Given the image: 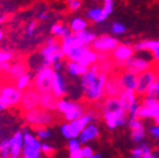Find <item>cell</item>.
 I'll return each mask as SVG.
<instances>
[{
    "instance_id": "obj_1",
    "label": "cell",
    "mask_w": 159,
    "mask_h": 158,
    "mask_svg": "<svg viewBox=\"0 0 159 158\" xmlns=\"http://www.w3.org/2000/svg\"><path fill=\"white\" fill-rule=\"evenodd\" d=\"M98 67L93 64L81 77V89L89 101H98L105 93L107 77L105 72H98Z\"/></svg>"
},
{
    "instance_id": "obj_2",
    "label": "cell",
    "mask_w": 159,
    "mask_h": 158,
    "mask_svg": "<svg viewBox=\"0 0 159 158\" xmlns=\"http://www.w3.org/2000/svg\"><path fill=\"white\" fill-rule=\"evenodd\" d=\"M103 115L109 129H115L128 123V114L118 96H108L103 105Z\"/></svg>"
},
{
    "instance_id": "obj_3",
    "label": "cell",
    "mask_w": 159,
    "mask_h": 158,
    "mask_svg": "<svg viewBox=\"0 0 159 158\" xmlns=\"http://www.w3.org/2000/svg\"><path fill=\"white\" fill-rule=\"evenodd\" d=\"M64 57L61 44L57 43L54 38H49L45 41V45L40 52V58L42 60L43 65L47 67H52L55 62L62 60Z\"/></svg>"
},
{
    "instance_id": "obj_4",
    "label": "cell",
    "mask_w": 159,
    "mask_h": 158,
    "mask_svg": "<svg viewBox=\"0 0 159 158\" xmlns=\"http://www.w3.org/2000/svg\"><path fill=\"white\" fill-rule=\"evenodd\" d=\"M22 95V91L16 85L0 86V112L20 104Z\"/></svg>"
},
{
    "instance_id": "obj_5",
    "label": "cell",
    "mask_w": 159,
    "mask_h": 158,
    "mask_svg": "<svg viewBox=\"0 0 159 158\" xmlns=\"http://www.w3.org/2000/svg\"><path fill=\"white\" fill-rule=\"evenodd\" d=\"M92 115L89 114H84L80 118H76L74 121L67 122V123L61 125L60 132L63 135V137L66 139L74 138V137H79L81 132L84 129V127L86 125H89V123H92Z\"/></svg>"
},
{
    "instance_id": "obj_6",
    "label": "cell",
    "mask_w": 159,
    "mask_h": 158,
    "mask_svg": "<svg viewBox=\"0 0 159 158\" xmlns=\"http://www.w3.org/2000/svg\"><path fill=\"white\" fill-rule=\"evenodd\" d=\"M57 109L59 113L63 114L65 121L71 122L84 115V109L81 104L75 103V102L67 101L64 99H60L57 101Z\"/></svg>"
},
{
    "instance_id": "obj_7",
    "label": "cell",
    "mask_w": 159,
    "mask_h": 158,
    "mask_svg": "<svg viewBox=\"0 0 159 158\" xmlns=\"http://www.w3.org/2000/svg\"><path fill=\"white\" fill-rule=\"evenodd\" d=\"M23 151L22 157L25 158H39L42 154L41 143L37 136L33 135L29 129H23Z\"/></svg>"
},
{
    "instance_id": "obj_8",
    "label": "cell",
    "mask_w": 159,
    "mask_h": 158,
    "mask_svg": "<svg viewBox=\"0 0 159 158\" xmlns=\"http://www.w3.org/2000/svg\"><path fill=\"white\" fill-rule=\"evenodd\" d=\"M54 72L55 71L52 67H47V65H44L37 71V74L33 80V85L40 93L51 92Z\"/></svg>"
},
{
    "instance_id": "obj_9",
    "label": "cell",
    "mask_w": 159,
    "mask_h": 158,
    "mask_svg": "<svg viewBox=\"0 0 159 158\" xmlns=\"http://www.w3.org/2000/svg\"><path fill=\"white\" fill-rule=\"evenodd\" d=\"M25 122L31 126H48L53 122L52 114L50 111L43 109L42 107L40 109H33L31 111H28L25 115Z\"/></svg>"
},
{
    "instance_id": "obj_10",
    "label": "cell",
    "mask_w": 159,
    "mask_h": 158,
    "mask_svg": "<svg viewBox=\"0 0 159 158\" xmlns=\"http://www.w3.org/2000/svg\"><path fill=\"white\" fill-rule=\"evenodd\" d=\"M138 117L139 118H152L156 125H159V100L146 95L139 109Z\"/></svg>"
},
{
    "instance_id": "obj_11",
    "label": "cell",
    "mask_w": 159,
    "mask_h": 158,
    "mask_svg": "<svg viewBox=\"0 0 159 158\" xmlns=\"http://www.w3.org/2000/svg\"><path fill=\"white\" fill-rule=\"evenodd\" d=\"M157 79H158V74H157V71H155V70L149 69V70H147V71L143 72V73H139L138 80H137L136 93L139 94V95L146 94L148 87L150 86Z\"/></svg>"
},
{
    "instance_id": "obj_12",
    "label": "cell",
    "mask_w": 159,
    "mask_h": 158,
    "mask_svg": "<svg viewBox=\"0 0 159 158\" xmlns=\"http://www.w3.org/2000/svg\"><path fill=\"white\" fill-rule=\"evenodd\" d=\"M40 93L37 89H27L23 93L22 99L20 102L21 109H23L25 112L31 111L33 109H37L40 106Z\"/></svg>"
},
{
    "instance_id": "obj_13",
    "label": "cell",
    "mask_w": 159,
    "mask_h": 158,
    "mask_svg": "<svg viewBox=\"0 0 159 158\" xmlns=\"http://www.w3.org/2000/svg\"><path fill=\"white\" fill-rule=\"evenodd\" d=\"M92 45L95 51L104 53V52L114 51L115 48L118 45V41L111 35H103V37L96 38L92 43Z\"/></svg>"
},
{
    "instance_id": "obj_14",
    "label": "cell",
    "mask_w": 159,
    "mask_h": 158,
    "mask_svg": "<svg viewBox=\"0 0 159 158\" xmlns=\"http://www.w3.org/2000/svg\"><path fill=\"white\" fill-rule=\"evenodd\" d=\"M126 65V69L128 71H132L136 74H139V73H143V72L147 71V70L150 69L152 67V63L150 61L145 58H140V57H134L133 55L128 61L125 63Z\"/></svg>"
},
{
    "instance_id": "obj_15",
    "label": "cell",
    "mask_w": 159,
    "mask_h": 158,
    "mask_svg": "<svg viewBox=\"0 0 159 158\" xmlns=\"http://www.w3.org/2000/svg\"><path fill=\"white\" fill-rule=\"evenodd\" d=\"M23 151V133L17 132L10 138V157L18 158L22 156Z\"/></svg>"
},
{
    "instance_id": "obj_16",
    "label": "cell",
    "mask_w": 159,
    "mask_h": 158,
    "mask_svg": "<svg viewBox=\"0 0 159 158\" xmlns=\"http://www.w3.org/2000/svg\"><path fill=\"white\" fill-rule=\"evenodd\" d=\"M128 126L132 131V139L135 143H142L145 138V128L139 117L136 118H129Z\"/></svg>"
},
{
    "instance_id": "obj_17",
    "label": "cell",
    "mask_w": 159,
    "mask_h": 158,
    "mask_svg": "<svg viewBox=\"0 0 159 158\" xmlns=\"http://www.w3.org/2000/svg\"><path fill=\"white\" fill-rule=\"evenodd\" d=\"M134 50L128 44H118L113 51V58L119 63H126L134 55Z\"/></svg>"
},
{
    "instance_id": "obj_18",
    "label": "cell",
    "mask_w": 159,
    "mask_h": 158,
    "mask_svg": "<svg viewBox=\"0 0 159 158\" xmlns=\"http://www.w3.org/2000/svg\"><path fill=\"white\" fill-rule=\"evenodd\" d=\"M119 84L123 90H128V91L136 92L137 89V80H138V74L134 73L132 71L124 72L120 77H119Z\"/></svg>"
},
{
    "instance_id": "obj_19",
    "label": "cell",
    "mask_w": 159,
    "mask_h": 158,
    "mask_svg": "<svg viewBox=\"0 0 159 158\" xmlns=\"http://www.w3.org/2000/svg\"><path fill=\"white\" fill-rule=\"evenodd\" d=\"M51 92L54 94L57 99H61L65 95L66 93V84H65V80L63 75L60 72H54L52 80V87H51Z\"/></svg>"
},
{
    "instance_id": "obj_20",
    "label": "cell",
    "mask_w": 159,
    "mask_h": 158,
    "mask_svg": "<svg viewBox=\"0 0 159 158\" xmlns=\"http://www.w3.org/2000/svg\"><path fill=\"white\" fill-rule=\"evenodd\" d=\"M81 47H84V45L80 42V40L77 39L76 35H75L74 32L62 39L61 48H62V51H63V53H64L65 57H67L73 50L79 49V48H81Z\"/></svg>"
},
{
    "instance_id": "obj_21",
    "label": "cell",
    "mask_w": 159,
    "mask_h": 158,
    "mask_svg": "<svg viewBox=\"0 0 159 158\" xmlns=\"http://www.w3.org/2000/svg\"><path fill=\"white\" fill-rule=\"evenodd\" d=\"M98 134H99L98 127H97L95 124L89 123V125L85 126L84 129L81 132V134H80V136H79V139L82 144H89V142L96 139L97 137H98Z\"/></svg>"
},
{
    "instance_id": "obj_22",
    "label": "cell",
    "mask_w": 159,
    "mask_h": 158,
    "mask_svg": "<svg viewBox=\"0 0 159 158\" xmlns=\"http://www.w3.org/2000/svg\"><path fill=\"white\" fill-rule=\"evenodd\" d=\"M57 97L55 96L52 92H44L40 95V107L47 111H54L57 109Z\"/></svg>"
},
{
    "instance_id": "obj_23",
    "label": "cell",
    "mask_w": 159,
    "mask_h": 158,
    "mask_svg": "<svg viewBox=\"0 0 159 158\" xmlns=\"http://www.w3.org/2000/svg\"><path fill=\"white\" fill-rule=\"evenodd\" d=\"M87 70H89V67L81 64L80 62L70 61L69 60V62L66 63V72L67 74L71 75V77H82Z\"/></svg>"
},
{
    "instance_id": "obj_24",
    "label": "cell",
    "mask_w": 159,
    "mask_h": 158,
    "mask_svg": "<svg viewBox=\"0 0 159 158\" xmlns=\"http://www.w3.org/2000/svg\"><path fill=\"white\" fill-rule=\"evenodd\" d=\"M118 97H119V100H120V103H122L123 107H124L126 111H128L129 107L132 106L133 104L137 101L136 92L128 91V90H122L120 93H119Z\"/></svg>"
},
{
    "instance_id": "obj_25",
    "label": "cell",
    "mask_w": 159,
    "mask_h": 158,
    "mask_svg": "<svg viewBox=\"0 0 159 158\" xmlns=\"http://www.w3.org/2000/svg\"><path fill=\"white\" fill-rule=\"evenodd\" d=\"M86 17H87V19L92 20L93 22L101 23V22H104L105 20L108 18V15L105 12L103 8L95 7V8H92V9H89V11H87Z\"/></svg>"
},
{
    "instance_id": "obj_26",
    "label": "cell",
    "mask_w": 159,
    "mask_h": 158,
    "mask_svg": "<svg viewBox=\"0 0 159 158\" xmlns=\"http://www.w3.org/2000/svg\"><path fill=\"white\" fill-rule=\"evenodd\" d=\"M67 149H69V155L71 158H82V143L80 142L79 137L70 138L67 143Z\"/></svg>"
},
{
    "instance_id": "obj_27",
    "label": "cell",
    "mask_w": 159,
    "mask_h": 158,
    "mask_svg": "<svg viewBox=\"0 0 159 158\" xmlns=\"http://www.w3.org/2000/svg\"><path fill=\"white\" fill-rule=\"evenodd\" d=\"M122 90L123 89L120 86V84H119L118 79H115V80L111 79V80H107L104 92L108 96H118Z\"/></svg>"
},
{
    "instance_id": "obj_28",
    "label": "cell",
    "mask_w": 159,
    "mask_h": 158,
    "mask_svg": "<svg viewBox=\"0 0 159 158\" xmlns=\"http://www.w3.org/2000/svg\"><path fill=\"white\" fill-rule=\"evenodd\" d=\"M132 157L134 158H152L156 157L152 154V149L147 144L142 143L132 151Z\"/></svg>"
},
{
    "instance_id": "obj_29",
    "label": "cell",
    "mask_w": 159,
    "mask_h": 158,
    "mask_svg": "<svg viewBox=\"0 0 159 158\" xmlns=\"http://www.w3.org/2000/svg\"><path fill=\"white\" fill-rule=\"evenodd\" d=\"M97 60H98V54H97L95 51H93V50H91L89 48H87V50L83 53V55L81 57V59L79 60V62L81 64L89 67L91 65L96 63Z\"/></svg>"
},
{
    "instance_id": "obj_30",
    "label": "cell",
    "mask_w": 159,
    "mask_h": 158,
    "mask_svg": "<svg viewBox=\"0 0 159 158\" xmlns=\"http://www.w3.org/2000/svg\"><path fill=\"white\" fill-rule=\"evenodd\" d=\"M25 73H27V64L22 63V62H17L15 64H11L9 72H8V74L15 80H17L18 77L25 74Z\"/></svg>"
},
{
    "instance_id": "obj_31",
    "label": "cell",
    "mask_w": 159,
    "mask_h": 158,
    "mask_svg": "<svg viewBox=\"0 0 159 158\" xmlns=\"http://www.w3.org/2000/svg\"><path fill=\"white\" fill-rule=\"evenodd\" d=\"M159 48V41L156 40H145V41L138 42L134 47L136 51H154Z\"/></svg>"
},
{
    "instance_id": "obj_32",
    "label": "cell",
    "mask_w": 159,
    "mask_h": 158,
    "mask_svg": "<svg viewBox=\"0 0 159 158\" xmlns=\"http://www.w3.org/2000/svg\"><path fill=\"white\" fill-rule=\"evenodd\" d=\"M77 37V39L80 40V42L82 43L84 47H89L94 42V40L96 39L94 33L89 32V30H83V31H80V32L75 33Z\"/></svg>"
},
{
    "instance_id": "obj_33",
    "label": "cell",
    "mask_w": 159,
    "mask_h": 158,
    "mask_svg": "<svg viewBox=\"0 0 159 158\" xmlns=\"http://www.w3.org/2000/svg\"><path fill=\"white\" fill-rule=\"evenodd\" d=\"M70 30L71 29H67L65 26L61 25V23H55V25H53L52 28H51V33H52L54 37L63 39V38L71 35V31H70Z\"/></svg>"
},
{
    "instance_id": "obj_34",
    "label": "cell",
    "mask_w": 159,
    "mask_h": 158,
    "mask_svg": "<svg viewBox=\"0 0 159 158\" xmlns=\"http://www.w3.org/2000/svg\"><path fill=\"white\" fill-rule=\"evenodd\" d=\"M86 28H87V22L83 18H79V17L74 18L71 21V23H70V29L74 33L83 31V30H86Z\"/></svg>"
},
{
    "instance_id": "obj_35",
    "label": "cell",
    "mask_w": 159,
    "mask_h": 158,
    "mask_svg": "<svg viewBox=\"0 0 159 158\" xmlns=\"http://www.w3.org/2000/svg\"><path fill=\"white\" fill-rule=\"evenodd\" d=\"M30 82H31V74L25 73V74L21 75V77L16 80V86L21 90V91H23V90L28 89V86L30 85Z\"/></svg>"
},
{
    "instance_id": "obj_36",
    "label": "cell",
    "mask_w": 159,
    "mask_h": 158,
    "mask_svg": "<svg viewBox=\"0 0 159 158\" xmlns=\"http://www.w3.org/2000/svg\"><path fill=\"white\" fill-rule=\"evenodd\" d=\"M35 136L41 141H45V139L51 137V132L48 128H45L44 126H38V127H35Z\"/></svg>"
},
{
    "instance_id": "obj_37",
    "label": "cell",
    "mask_w": 159,
    "mask_h": 158,
    "mask_svg": "<svg viewBox=\"0 0 159 158\" xmlns=\"http://www.w3.org/2000/svg\"><path fill=\"white\" fill-rule=\"evenodd\" d=\"M0 157H10V139H3L0 142Z\"/></svg>"
},
{
    "instance_id": "obj_38",
    "label": "cell",
    "mask_w": 159,
    "mask_h": 158,
    "mask_svg": "<svg viewBox=\"0 0 159 158\" xmlns=\"http://www.w3.org/2000/svg\"><path fill=\"white\" fill-rule=\"evenodd\" d=\"M146 95L147 96H152V97H155V99L159 100V80L158 79L148 87V90H147V92H146Z\"/></svg>"
},
{
    "instance_id": "obj_39",
    "label": "cell",
    "mask_w": 159,
    "mask_h": 158,
    "mask_svg": "<svg viewBox=\"0 0 159 158\" xmlns=\"http://www.w3.org/2000/svg\"><path fill=\"white\" fill-rule=\"evenodd\" d=\"M140 106H142V104L139 103L138 100L133 104L132 106L129 107L128 111H127V114H128V118H136L138 117V114H139V109H140Z\"/></svg>"
},
{
    "instance_id": "obj_40",
    "label": "cell",
    "mask_w": 159,
    "mask_h": 158,
    "mask_svg": "<svg viewBox=\"0 0 159 158\" xmlns=\"http://www.w3.org/2000/svg\"><path fill=\"white\" fill-rule=\"evenodd\" d=\"M112 32L116 35H120L126 32V27L120 22H114L112 25Z\"/></svg>"
},
{
    "instance_id": "obj_41",
    "label": "cell",
    "mask_w": 159,
    "mask_h": 158,
    "mask_svg": "<svg viewBox=\"0 0 159 158\" xmlns=\"http://www.w3.org/2000/svg\"><path fill=\"white\" fill-rule=\"evenodd\" d=\"M103 9L107 15H112L114 10V1L113 0H103Z\"/></svg>"
},
{
    "instance_id": "obj_42",
    "label": "cell",
    "mask_w": 159,
    "mask_h": 158,
    "mask_svg": "<svg viewBox=\"0 0 159 158\" xmlns=\"http://www.w3.org/2000/svg\"><path fill=\"white\" fill-rule=\"evenodd\" d=\"M81 153H82V158H93V155H94V151H93V149L89 146L82 147Z\"/></svg>"
},
{
    "instance_id": "obj_43",
    "label": "cell",
    "mask_w": 159,
    "mask_h": 158,
    "mask_svg": "<svg viewBox=\"0 0 159 158\" xmlns=\"http://www.w3.org/2000/svg\"><path fill=\"white\" fill-rule=\"evenodd\" d=\"M41 151H42L44 155H50L54 151V148L50 144L47 143H41Z\"/></svg>"
},
{
    "instance_id": "obj_44",
    "label": "cell",
    "mask_w": 159,
    "mask_h": 158,
    "mask_svg": "<svg viewBox=\"0 0 159 158\" xmlns=\"http://www.w3.org/2000/svg\"><path fill=\"white\" fill-rule=\"evenodd\" d=\"M35 29H37V23L35 22H31L29 23V26L25 29V33H27L28 37H32L35 32Z\"/></svg>"
},
{
    "instance_id": "obj_45",
    "label": "cell",
    "mask_w": 159,
    "mask_h": 158,
    "mask_svg": "<svg viewBox=\"0 0 159 158\" xmlns=\"http://www.w3.org/2000/svg\"><path fill=\"white\" fill-rule=\"evenodd\" d=\"M11 60V53L0 50V62H9Z\"/></svg>"
},
{
    "instance_id": "obj_46",
    "label": "cell",
    "mask_w": 159,
    "mask_h": 158,
    "mask_svg": "<svg viewBox=\"0 0 159 158\" xmlns=\"http://www.w3.org/2000/svg\"><path fill=\"white\" fill-rule=\"evenodd\" d=\"M69 7L72 11H76V10H79L80 7H81V1H80V0H73V1L69 2Z\"/></svg>"
},
{
    "instance_id": "obj_47",
    "label": "cell",
    "mask_w": 159,
    "mask_h": 158,
    "mask_svg": "<svg viewBox=\"0 0 159 158\" xmlns=\"http://www.w3.org/2000/svg\"><path fill=\"white\" fill-rule=\"evenodd\" d=\"M11 67L9 62H0V73H8Z\"/></svg>"
},
{
    "instance_id": "obj_48",
    "label": "cell",
    "mask_w": 159,
    "mask_h": 158,
    "mask_svg": "<svg viewBox=\"0 0 159 158\" xmlns=\"http://www.w3.org/2000/svg\"><path fill=\"white\" fill-rule=\"evenodd\" d=\"M149 133H150V135H152V137L159 139V125H156V126H152V127H150V129H149Z\"/></svg>"
},
{
    "instance_id": "obj_49",
    "label": "cell",
    "mask_w": 159,
    "mask_h": 158,
    "mask_svg": "<svg viewBox=\"0 0 159 158\" xmlns=\"http://www.w3.org/2000/svg\"><path fill=\"white\" fill-rule=\"evenodd\" d=\"M52 67H53V70H54V71H57V72H60V71H61V69L63 67L62 60H60V61L55 62L54 64L52 65Z\"/></svg>"
},
{
    "instance_id": "obj_50",
    "label": "cell",
    "mask_w": 159,
    "mask_h": 158,
    "mask_svg": "<svg viewBox=\"0 0 159 158\" xmlns=\"http://www.w3.org/2000/svg\"><path fill=\"white\" fill-rule=\"evenodd\" d=\"M152 57H154V59L156 60V61L159 62V48H157L156 50L152 51Z\"/></svg>"
},
{
    "instance_id": "obj_51",
    "label": "cell",
    "mask_w": 159,
    "mask_h": 158,
    "mask_svg": "<svg viewBox=\"0 0 159 158\" xmlns=\"http://www.w3.org/2000/svg\"><path fill=\"white\" fill-rule=\"evenodd\" d=\"M48 18H49V15H48L47 12H41L39 15V19L40 20H47Z\"/></svg>"
},
{
    "instance_id": "obj_52",
    "label": "cell",
    "mask_w": 159,
    "mask_h": 158,
    "mask_svg": "<svg viewBox=\"0 0 159 158\" xmlns=\"http://www.w3.org/2000/svg\"><path fill=\"white\" fill-rule=\"evenodd\" d=\"M6 20V17L5 16H0V23H3Z\"/></svg>"
},
{
    "instance_id": "obj_53",
    "label": "cell",
    "mask_w": 159,
    "mask_h": 158,
    "mask_svg": "<svg viewBox=\"0 0 159 158\" xmlns=\"http://www.w3.org/2000/svg\"><path fill=\"white\" fill-rule=\"evenodd\" d=\"M101 157H102L101 154H94V155H93V158H101Z\"/></svg>"
},
{
    "instance_id": "obj_54",
    "label": "cell",
    "mask_w": 159,
    "mask_h": 158,
    "mask_svg": "<svg viewBox=\"0 0 159 158\" xmlns=\"http://www.w3.org/2000/svg\"><path fill=\"white\" fill-rule=\"evenodd\" d=\"M2 38H3V32H2V30L0 29V41L2 40Z\"/></svg>"
},
{
    "instance_id": "obj_55",
    "label": "cell",
    "mask_w": 159,
    "mask_h": 158,
    "mask_svg": "<svg viewBox=\"0 0 159 158\" xmlns=\"http://www.w3.org/2000/svg\"><path fill=\"white\" fill-rule=\"evenodd\" d=\"M157 74H158V80H159V67L157 69Z\"/></svg>"
},
{
    "instance_id": "obj_56",
    "label": "cell",
    "mask_w": 159,
    "mask_h": 158,
    "mask_svg": "<svg viewBox=\"0 0 159 158\" xmlns=\"http://www.w3.org/2000/svg\"><path fill=\"white\" fill-rule=\"evenodd\" d=\"M71 1H73V0H66V2H71Z\"/></svg>"
},
{
    "instance_id": "obj_57",
    "label": "cell",
    "mask_w": 159,
    "mask_h": 158,
    "mask_svg": "<svg viewBox=\"0 0 159 158\" xmlns=\"http://www.w3.org/2000/svg\"><path fill=\"white\" fill-rule=\"evenodd\" d=\"M0 81H1V77H0Z\"/></svg>"
}]
</instances>
